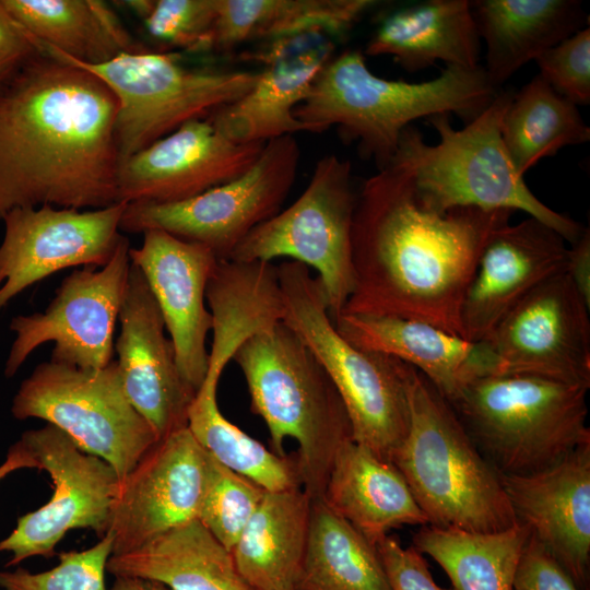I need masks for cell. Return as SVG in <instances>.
Returning a JSON list of instances; mask_svg holds the SVG:
<instances>
[{"instance_id": "1", "label": "cell", "mask_w": 590, "mask_h": 590, "mask_svg": "<svg viewBox=\"0 0 590 590\" xmlns=\"http://www.w3.org/2000/svg\"><path fill=\"white\" fill-rule=\"evenodd\" d=\"M512 214L477 208L432 212L416 198L410 166L394 155L357 194L354 288L341 312L416 319L461 337V305L480 255Z\"/></svg>"}, {"instance_id": "2", "label": "cell", "mask_w": 590, "mask_h": 590, "mask_svg": "<svg viewBox=\"0 0 590 590\" xmlns=\"http://www.w3.org/2000/svg\"><path fill=\"white\" fill-rule=\"evenodd\" d=\"M118 103L92 72L42 52L0 91V220L12 209L118 202Z\"/></svg>"}, {"instance_id": "3", "label": "cell", "mask_w": 590, "mask_h": 590, "mask_svg": "<svg viewBox=\"0 0 590 590\" xmlns=\"http://www.w3.org/2000/svg\"><path fill=\"white\" fill-rule=\"evenodd\" d=\"M498 91L482 66H447L433 80L411 83L377 76L361 50H346L324 64L294 116L308 132L337 127L381 169L396 155L401 133L412 121L455 114L468 123Z\"/></svg>"}, {"instance_id": "4", "label": "cell", "mask_w": 590, "mask_h": 590, "mask_svg": "<svg viewBox=\"0 0 590 590\" xmlns=\"http://www.w3.org/2000/svg\"><path fill=\"white\" fill-rule=\"evenodd\" d=\"M250 396V410L262 417L275 453L283 442L298 445L300 486L312 499L323 493L334 458L352 438V426L330 377L284 322L249 337L235 352Z\"/></svg>"}, {"instance_id": "5", "label": "cell", "mask_w": 590, "mask_h": 590, "mask_svg": "<svg viewBox=\"0 0 590 590\" xmlns=\"http://www.w3.org/2000/svg\"><path fill=\"white\" fill-rule=\"evenodd\" d=\"M408 433L394 451L397 467L429 524L467 532H497L518 521L496 470L451 405L406 364Z\"/></svg>"}, {"instance_id": "6", "label": "cell", "mask_w": 590, "mask_h": 590, "mask_svg": "<svg viewBox=\"0 0 590 590\" xmlns=\"http://www.w3.org/2000/svg\"><path fill=\"white\" fill-rule=\"evenodd\" d=\"M514 95L512 91L499 90L491 104L460 130L451 126L450 115L427 118L439 134L435 145L427 144L417 129L405 128L396 155L410 166L416 198L425 209L439 214L457 208L522 211L571 245L586 227L539 200L504 145L502 126Z\"/></svg>"}, {"instance_id": "7", "label": "cell", "mask_w": 590, "mask_h": 590, "mask_svg": "<svg viewBox=\"0 0 590 590\" xmlns=\"http://www.w3.org/2000/svg\"><path fill=\"white\" fill-rule=\"evenodd\" d=\"M589 387L529 374L470 381L449 404L498 474L526 475L590 442Z\"/></svg>"}, {"instance_id": "8", "label": "cell", "mask_w": 590, "mask_h": 590, "mask_svg": "<svg viewBox=\"0 0 590 590\" xmlns=\"http://www.w3.org/2000/svg\"><path fill=\"white\" fill-rule=\"evenodd\" d=\"M284 316L326 370L347 412L354 441L390 461L409 428L406 363L361 350L335 329L320 280L305 264L278 266Z\"/></svg>"}, {"instance_id": "9", "label": "cell", "mask_w": 590, "mask_h": 590, "mask_svg": "<svg viewBox=\"0 0 590 590\" xmlns=\"http://www.w3.org/2000/svg\"><path fill=\"white\" fill-rule=\"evenodd\" d=\"M62 60L92 72L115 95L120 162L184 123L238 101L258 79L251 71L190 68L174 52L138 50L99 64Z\"/></svg>"}, {"instance_id": "10", "label": "cell", "mask_w": 590, "mask_h": 590, "mask_svg": "<svg viewBox=\"0 0 590 590\" xmlns=\"http://www.w3.org/2000/svg\"><path fill=\"white\" fill-rule=\"evenodd\" d=\"M11 413L59 428L82 451L107 462L119 482L160 440L127 398L116 361L101 369L43 362L21 382Z\"/></svg>"}, {"instance_id": "11", "label": "cell", "mask_w": 590, "mask_h": 590, "mask_svg": "<svg viewBox=\"0 0 590 590\" xmlns=\"http://www.w3.org/2000/svg\"><path fill=\"white\" fill-rule=\"evenodd\" d=\"M356 200L351 163L326 155L317 162L302 194L255 227L229 260L272 262L287 258L315 269L334 320L354 288L352 227Z\"/></svg>"}, {"instance_id": "12", "label": "cell", "mask_w": 590, "mask_h": 590, "mask_svg": "<svg viewBox=\"0 0 590 590\" xmlns=\"http://www.w3.org/2000/svg\"><path fill=\"white\" fill-rule=\"evenodd\" d=\"M300 150L294 135L267 141L255 164L239 177L192 198L169 202L127 203L120 231H164L229 260L238 244L278 214L297 175Z\"/></svg>"}, {"instance_id": "13", "label": "cell", "mask_w": 590, "mask_h": 590, "mask_svg": "<svg viewBox=\"0 0 590 590\" xmlns=\"http://www.w3.org/2000/svg\"><path fill=\"white\" fill-rule=\"evenodd\" d=\"M129 240L122 239L102 268L74 269L44 311L17 315L4 376L16 375L31 354L54 343L50 361L82 369H101L113 361L114 331L126 295L131 261Z\"/></svg>"}, {"instance_id": "14", "label": "cell", "mask_w": 590, "mask_h": 590, "mask_svg": "<svg viewBox=\"0 0 590 590\" xmlns=\"http://www.w3.org/2000/svg\"><path fill=\"white\" fill-rule=\"evenodd\" d=\"M17 441L37 469L50 475L54 494L47 504L19 517L13 531L0 541V552L12 553L5 567L33 556H55L56 545L72 529H92L102 538L119 486L115 470L50 424L24 432Z\"/></svg>"}, {"instance_id": "15", "label": "cell", "mask_w": 590, "mask_h": 590, "mask_svg": "<svg viewBox=\"0 0 590 590\" xmlns=\"http://www.w3.org/2000/svg\"><path fill=\"white\" fill-rule=\"evenodd\" d=\"M126 206L117 202L95 210L40 205L9 211L0 243V312L58 271L105 267L126 237L120 231Z\"/></svg>"}, {"instance_id": "16", "label": "cell", "mask_w": 590, "mask_h": 590, "mask_svg": "<svg viewBox=\"0 0 590 590\" xmlns=\"http://www.w3.org/2000/svg\"><path fill=\"white\" fill-rule=\"evenodd\" d=\"M590 307L566 271L527 295L483 341L496 374H529L590 387Z\"/></svg>"}, {"instance_id": "17", "label": "cell", "mask_w": 590, "mask_h": 590, "mask_svg": "<svg viewBox=\"0 0 590 590\" xmlns=\"http://www.w3.org/2000/svg\"><path fill=\"white\" fill-rule=\"evenodd\" d=\"M210 464L211 456L188 427L160 439L119 482L107 530L114 536L111 555L198 519Z\"/></svg>"}, {"instance_id": "18", "label": "cell", "mask_w": 590, "mask_h": 590, "mask_svg": "<svg viewBox=\"0 0 590 590\" xmlns=\"http://www.w3.org/2000/svg\"><path fill=\"white\" fill-rule=\"evenodd\" d=\"M264 144L232 142L209 118L188 121L120 162L118 202L169 203L192 198L243 175Z\"/></svg>"}, {"instance_id": "19", "label": "cell", "mask_w": 590, "mask_h": 590, "mask_svg": "<svg viewBox=\"0 0 590 590\" xmlns=\"http://www.w3.org/2000/svg\"><path fill=\"white\" fill-rule=\"evenodd\" d=\"M130 261L142 272L174 345L179 373L196 393L209 367L205 340L212 315L205 308V288L219 260L206 247L164 231L143 233Z\"/></svg>"}, {"instance_id": "20", "label": "cell", "mask_w": 590, "mask_h": 590, "mask_svg": "<svg viewBox=\"0 0 590 590\" xmlns=\"http://www.w3.org/2000/svg\"><path fill=\"white\" fill-rule=\"evenodd\" d=\"M566 243L554 228L530 216L497 228L484 246L465 291L461 337L484 341L534 288L566 271Z\"/></svg>"}, {"instance_id": "21", "label": "cell", "mask_w": 590, "mask_h": 590, "mask_svg": "<svg viewBox=\"0 0 590 590\" xmlns=\"http://www.w3.org/2000/svg\"><path fill=\"white\" fill-rule=\"evenodd\" d=\"M118 321L116 362L127 398L160 439L187 427L196 392L179 373L157 303L142 272L132 263Z\"/></svg>"}, {"instance_id": "22", "label": "cell", "mask_w": 590, "mask_h": 590, "mask_svg": "<svg viewBox=\"0 0 590 590\" xmlns=\"http://www.w3.org/2000/svg\"><path fill=\"white\" fill-rule=\"evenodd\" d=\"M498 475L517 521L529 528L577 588H585L590 564V442L542 471Z\"/></svg>"}, {"instance_id": "23", "label": "cell", "mask_w": 590, "mask_h": 590, "mask_svg": "<svg viewBox=\"0 0 590 590\" xmlns=\"http://www.w3.org/2000/svg\"><path fill=\"white\" fill-rule=\"evenodd\" d=\"M322 33H309L270 42L256 57L264 63L252 88L208 118L235 143L267 142L305 131L294 109L331 57V43Z\"/></svg>"}, {"instance_id": "24", "label": "cell", "mask_w": 590, "mask_h": 590, "mask_svg": "<svg viewBox=\"0 0 590 590\" xmlns=\"http://www.w3.org/2000/svg\"><path fill=\"white\" fill-rule=\"evenodd\" d=\"M333 323L354 346L416 368L448 403L473 379L497 373L496 358L485 342L468 341L425 321L341 312Z\"/></svg>"}, {"instance_id": "25", "label": "cell", "mask_w": 590, "mask_h": 590, "mask_svg": "<svg viewBox=\"0 0 590 590\" xmlns=\"http://www.w3.org/2000/svg\"><path fill=\"white\" fill-rule=\"evenodd\" d=\"M323 499L375 545L391 529L429 524L397 467L353 439L334 458Z\"/></svg>"}, {"instance_id": "26", "label": "cell", "mask_w": 590, "mask_h": 590, "mask_svg": "<svg viewBox=\"0 0 590 590\" xmlns=\"http://www.w3.org/2000/svg\"><path fill=\"white\" fill-rule=\"evenodd\" d=\"M470 7L486 46L482 67L497 88L522 66L585 28L588 20L577 0H474Z\"/></svg>"}, {"instance_id": "27", "label": "cell", "mask_w": 590, "mask_h": 590, "mask_svg": "<svg viewBox=\"0 0 590 590\" xmlns=\"http://www.w3.org/2000/svg\"><path fill=\"white\" fill-rule=\"evenodd\" d=\"M366 56H391L409 72L442 61L479 67L480 37L469 0H426L389 14L366 45Z\"/></svg>"}, {"instance_id": "28", "label": "cell", "mask_w": 590, "mask_h": 590, "mask_svg": "<svg viewBox=\"0 0 590 590\" xmlns=\"http://www.w3.org/2000/svg\"><path fill=\"white\" fill-rule=\"evenodd\" d=\"M205 300L213 319L205 379L219 382L223 369L249 337L283 320L278 266L219 261L208 281Z\"/></svg>"}, {"instance_id": "29", "label": "cell", "mask_w": 590, "mask_h": 590, "mask_svg": "<svg viewBox=\"0 0 590 590\" xmlns=\"http://www.w3.org/2000/svg\"><path fill=\"white\" fill-rule=\"evenodd\" d=\"M106 570L162 583L169 590H252L228 551L198 520L178 526L130 552L111 555Z\"/></svg>"}, {"instance_id": "30", "label": "cell", "mask_w": 590, "mask_h": 590, "mask_svg": "<svg viewBox=\"0 0 590 590\" xmlns=\"http://www.w3.org/2000/svg\"><path fill=\"white\" fill-rule=\"evenodd\" d=\"M310 509L311 498L300 486L266 492L232 550L252 590H296Z\"/></svg>"}, {"instance_id": "31", "label": "cell", "mask_w": 590, "mask_h": 590, "mask_svg": "<svg viewBox=\"0 0 590 590\" xmlns=\"http://www.w3.org/2000/svg\"><path fill=\"white\" fill-rule=\"evenodd\" d=\"M9 14L48 54L99 64L141 50L117 14L101 0H1Z\"/></svg>"}, {"instance_id": "32", "label": "cell", "mask_w": 590, "mask_h": 590, "mask_svg": "<svg viewBox=\"0 0 590 590\" xmlns=\"http://www.w3.org/2000/svg\"><path fill=\"white\" fill-rule=\"evenodd\" d=\"M376 4L374 0H216L213 50L308 33L342 35Z\"/></svg>"}, {"instance_id": "33", "label": "cell", "mask_w": 590, "mask_h": 590, "mask_svg": "<svg viewBox=\"0 0 590 590\" xmlns=\"http://www.w3.org/2000/svg\"><path fill=\"white\" fill-rule=\"evenodd\" d=\"M296 590H391L376 545L323 498L311 500Z\"/></svg>"}, {"instance_id": "34", "label": "cell", "mask_w": 590, "mask_h": 590, "mask_svg": "<svg viewBox=\"0 0 590 590\" xmlns=\"http://www.w3.org/2000/svg\"><path fill=\"white\" fill-rule=\"evenodd\" d=\"M530 535L517 522L497 532H467L423 526L414 547L448 575L453 590H512L517 565Z\"/></svg>"}, {"instance_id": "35", "label": "cell", "mask_w": 590, "mask_h": 590, "mask_svg": "<svg viewBox=\"0 0 590 590\" xmlns=\"http://www.w3.org/2000/svg\"><path fill=\"white\" fill-rule=\"evenodd\" d=\"M502 139L517 169L524 174L560 149L590 140L578 106L559 95L540 74L528 82L505 114Z\"/></svg>"}, {"instance_id": "36", "label": "cell", "mask_w": 590, "mask_h": 590, "mask_svg": "<svg viewBox=\"0 0 590 590\" xmlns=\"http://www.w3.org/2000/svg\"><path fill=\"white\" fill-rule=\"evenodd\" d=\"M217 382L204 380L187 414V427L200 446L223 465L267 492L300 486L296 461L269 451L220 411Z\"/></svg>"}, {"instance_id": "37", "label": "cell", "mask_w": 590, "mask_h": 590, "mask_svg": "<svg viewBox=\"0 0 590 590\" xmlns=\"http://www.w3.org/2000/svg\"><path fill=\"white\" fill-rule=\"evenodd\" d=\"M155 40L188 52L213 50L216 0L123 1Z\"/></svg>"}, {"instance_id": "38", "label": "cell", "mask_w": 590, "mask_h": 590, "mask_svg": "<svg viewBox=\"0 0 590 590\" xmlns=\"http://www.w3.org/2000/svg\"><path fill=\"white\" fill-rule=\"evenodd\" d=\"M266 492L211 456L209 482L198 520L232 552Z\"/></svg>"}, {"instance_id": "39", "label": "cell", "mask_w": 590, "mask_h": 590, "mask_svg": "<svg viewBox=\"0 0 590 590\" xmlns=\"http://www.w3.org/2000/svg\"><path fill=\"white\" fill-rule=\"evenodd\" d=\"M114 536L107 531L92 547L59 554V564L50 570L31 573L17 567L0 571L1 590H108L105 583L107 562L113 554Z\"/></svg>"}, {"instance_id": "40", "label": "cell", "mask_w": 590, "mask_h": 590, "mask_svg": "<svg viewBox=\"0 0 590 590\" xmlns=\"http://www.w3.org/2000/svg\"><path fill=\"white\" fill-rule=\"evenodd\" d=\"M540 75L575 105L590 103V28L578 31L534 60Z\"/></svg>"}, {"instance_id": "41", "label": "cell", "mask_w": 590, "mask_h": 590, "mask_svg": "<svg viewBox=\"0 0 590 590\" xmlns=\"http://www.w3.org/2000/svg\"><path fill=\"white\" fill-rule=\"evenodd\" d=\"M391 590H453L439 587L414 546L403 547L391 535L376 543Z\"/></svg>"}, {"instance_id": "42", "label": "cell", "mask_w": 590, "mask_h": 590, "mask_svg": "<svg viewBox=\"0 0 590 590\" xmlns=\"http://www.w3.org/2000/svg\"><path fill=\"white\" fill-rule=\"evenodd\" d=\"M512 590H579L566 570L531 534L520 555Z\"/></svg>"}, {"instance_id": "43", "label": "cell", "mask_w": 590, "mask_h": 590, "mask_svg": "<svg viewBox=\"0 0 590 590\" xmlns=\"http://www.w3.org/2000/svg\"><path fill=\"white\" fill-rule=\"evenodd\" d=\"M42 51L39 44L9 14L0 0V91Z\"/></svg>"}, {"instance_id": "44", "label": "cell", "mask_w": 590, "mask_h": 590, "mask_svg": "<svg viewBox=\"0 0 590 590\" xmlns=\"http://www.w3.org/2000/svg\"><path fill=\"white\" fill-rule=\"evenodd\" d=\"M568 248L566 272L576 290L590 307V231L585 228L582 235Z\"/></svg>"}, {"instance_id": "45", "label": "cell", "mask_w": 590, "mask_h": 590, "mask_svg": "<svg viewBox=\"0 0 590 590\" xmlns=\"http://www.w3.org/2000/svg\"><path fill=\"white\" fill-rule=\"evenodd\" d=\"M21 469H37V464L25 448L16 441L10 447L4 462L0 464V482L12 472Z\"/></svg>"}, {"instance_id": "46", "label": "cell", "mask_w": 590, "mask_h": 590, "mask_svg": "<svg viewBox=\"0 0 590 590\" xmlns=\"http://www.w3.org/2000/svg\"><path fill=\"white\" fill-rule=\"evenodd\" d=\"M111 590H169L156 581L134 578V577H115Z\"/></svg>"}]
</instances>
